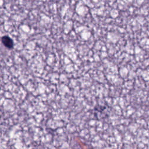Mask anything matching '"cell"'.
<instances>
[{"label": "cell", "instance_id": "cell-1", "mask_svg": "<svg viewBox=\"0 0 149 149\" xmlns=\"http://www.w3.org/2000/svg\"><path fill=\"white\" fill-rule=\"evenodd\" d=\"M2 42L3 44V45L8 48H12L13 47V40L7 36H5L2 37Z\"/></svg>", "mask_w": 149, "mask_h": 149}, {"label": "cell", "instance_id": "cell-2", "mask_svg": "<svg viewBox=\"0 0 149 149\" xmlns=\"http://www.w3.org/2000/svg\"><path fill=\"white\" fill-rule=\"evenodd\" d=\"M89 149H92V148H89Z\"/></svg>", "mask_w": 149, "mask_h": 149}]
</instances>
